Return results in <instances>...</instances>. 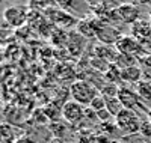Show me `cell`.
Listing matches in <instances>:
<instances>
[{
	"instance_id": "cell-1",
	"label": "cell",
	"mask_w": 151,
	"mask_h": 143,
	"mask_svg": "<svg viewBox=\"0 0 151 143\" xmlns=\"http://www.w3.org/2000/svg\"><path fill=\"white\" fill-rule=\"evenodd\" d=\"M70 94L74 101H77L79 104H82L85 107H89L91 102L101 94V90L95 87L91 82L77 80L70 86Z\"/></svg>"
},
{
	"instance_id": "cell-2",
	"label": "cell",
	"mask_w": 151,
	"mask_h": 143,
	"mask_svg": "<svg viewBox=\"0 0 151 143\" xmlns=\"http://www.w3.org/2000/svg\"><path fill=\"white\" fill-rule=\"evenodd\" d=\"M141 122H142L141 114L136 110H130V109H124L115 118L116 128L125 136H134L139 133Z\"/></svg>"
},
{
	"instance_id": "cell-3",
	"label": "cell",
	"mask_w": 151,
	"mask_h": 143,
	"mask_svg": "<svg viewBox=\"0 0 151 143\" xmlns=\"http://www.w3.org/2000/svg\"><path fill=\"white\" fill-rule=\"evenodd\" d=\"M118 98H119L121 104L124 106V109H130V110H136V112H137V109H141V110H144L145 114L150 110L145 104L142 102L141 97L137 95L136 90H133L130 87L119 86V89H118Z\"/></svg>"
},
{
	"instance_id": "cell-4",
	"label": "cell",
	"mask_w": 151,
	"mask_h": 143,
	"mask_svg": "<svg viewBox=\"0 0 151 143\" xmlns=\"http://www.w3.org/2000/svg\"><path fill=\"white\" fill-rule=\"evenodd\" d=\"M115 50L118 51L119 54L134 56L137 60H141L142 57H145V56L141 54L142 45L139 44V41H137V39H134L132 35H121L118 42L115 44Z\"/></svg>"
},
{
	"instance_id": "cell-5",
	"label": "cell",
	"mask_w": 151,
	"mask_h": 143,
	"mask_svg": "<svg viewBox=\"0 0 151 143\" xmlns=\"http://www.w3.org/2000/svg\"><path fill=\"white\" fill-rule=\"evenodd\" d=\"M85 112H86V107L79 104L77 101H68L65 102L60 109V114L68 124H79L85 119Z\"/></svg>"
},
{
	"instance_id": "cell-6",
	"label": "cell",
	"mask_w": 151,
	"mask_h": 143,
	"mask_svg": "<svg viewBox=\"0 0 151 143\" xmlns=\"http://www.w3.org/2000/svg\"><path fill=\"white\" fill-rule=\"evenodd\" d=\"M95 36L98 38L101 42H104L106 45H115L118 42V39L121 38L119 32L116 30L115 26H109V24H101L95 21Z\"/></svg>"
},
{
	"instance_id": "cell-7",
	"label": "cell",
	"mask_w": 151,
	"mask_h": 143,
	"mask_svg": "<svg viewBox=\"0 0 151 143\" xmlns=\"http://www.w3.org/2000/svg\"><path fill=\"white\" fill-rule=\"evenodd\" d=\"M132 36L139 41V44L151 45V24L150 21L137 20L134 24H132Z\"/></svg>"
},
{
	"instance_id": "cell-8",
	"label": "cell",
	"mask_w": 151,
	"mask_h": 143,
	"mask_svg": "<svg viewBox=\"0 0 151 143\" xmlns=\"http://www.w3.org/2000/svg\"><path fill=\"white\" fill-rule=\"evenodd\" d=\"M3 18L6 20V23L9 26H21L24 21L27 20V14H26V9L23 6H9L5 9V14Z\"/></svg>"
},
{
	"instance_id": "cell-9",
	"label": "cell",
	"mask_w": 151,
	"mask_h": 143,
	"mask_svg": "<svg viewBox=\"0 0 151 143\" xmlns=\"http://www.w3.org/2000/svg\"><path fill=\"white\" fill-rule=\"evenodd\" d=\"M116 12L122 23L127 24H134L139 18V8L133 3H122L116 6Z\"/></svg>"
},
{
	"instance_id": "cell-10",
	"label": "cell",
	"mask_w": 151,
	"mask_h": 143,
	"mask_svg": "<svg viewBox=\"0 0 151 143\" xmlns=\"http://www.w3.org/2000/svg\"><path fill=\"white\" fill-rule=\"evenodd\" d=\"M142 69L139 66H129V68H124L121 69V77H122V82L125 83H134L137 84L139 82H142Z\"/></svg>"
},
{
	"instance_id": "cell-11",
	"label": "cell",
	"mask_w": 151,
	"mask_h": 143,
	"mask_svg": "<svg viewBox=\"0 0 151 143\" xmlns=\"http://www.w3.org/2000/svg\"><path fill=\"white\" fill-rule=\"evenodd\" d=\"M136 92L147 107L151 106V82H147V80L139 82L136 84Z\"/></svg>"
},
{
	"instance_id": "cell-12",
	"label": "cell",
	"mask_w": 151,
	"mask_h": 143,
	"mask_svg": "<svg viewBox=\"0 0 151 143\" xmlns=\"http://www.w3.org/2000/svg\"><path fill=\"white\" fill-rule=\"evenodd\" d=\"M104 97V95H103ZM106 98V109L110 113L112 118H116V116L124 110V106L121 104L118 97H104Z\"/></svg>"
},
{
	"instance_id": "cell-13",
	"label": "cell",
	"mask_w": 151,
	"mask_h": 143,
	"mask_svg": "<svg viewBox=\"0 0 151 143\" xmlns=\"http://www.w3.org/2000/svg\"><path fill=\"white\" fill-rule=\"evenodd\" d=\"M18 137L14 133V128L11 125L2 124L0 125V143H15Z\"/></svg>"
},
{
	"instance_id": "cell-14",
	"label": "cell",
	"mask_w": 151,
	"mask_h": 143,
	"mask_svg": "<svg viewBox=\"0 0 151 143\" xmlns=\"http://www.w3.org/2000/svg\"><path fill=\"white\" fill-rule=\"evenodd\" d=\"M95 113H98V112H103V110H106V98L100 94L92 102H91V106H89Z\"/></svg>"
},
{
	"instance_id": "cell-15",
	"label": "cell",
	"mask_w": 151,
	"mask_h": 143,
	"mask_svg": "<svg viewBox=\"0 0 151 143\" xmlns=\"http://www.w3.org/2000/svg\"><path fill=\"white\" fill-rule=\"evenodd\" d=\"M139 136H142L144 139H151V122L145 118L141 122V129H139Z\"/></svg>"
},
{
	"instance_id": "cell-16",
	"label": "cell",
	"mask_w": 151,
	"mask_h": 143,
	"mask_svg": "<svg viewBox=\"0 0 151 143\" xmlns=\"http://www.w3.org/2000/svg\"><path fill=\"white\" fill-rule=\"evenodd\" d=\"M15 143H38L35 139H32V137H29V136H20L17 140H15Z\"/></svg>"
},
{
	"instance_id": "cell-17",
	"label": "cell",
	"mask_w": 151,
	"mask_h": 143,
	"mask_svg": "<svg viewBox=\"0 0 151 143\" xmlns=\"http://www.w3.org/2000/svg\"><path fill=\"white\" fill-rule=\"evenodd\" d=\"M147 119L151 122V109H150V110H148V113H147Z\"/></svg>"
},
{
	"instance_id": "cell-18",
	"label": "cell",
	"mask_w": 151,
	"mask_h": 143,
	"mask_svg": "<svg viewBox=\"0 0 151 143\" xmlns=\"http://www.w3.org/2000/svg\"><path fill=\"white\" fill-rule=\"evenodd\" d=\"M148 21H150V24H151V12H150V20H148Z\"/></svg>"
}]
</instances>
